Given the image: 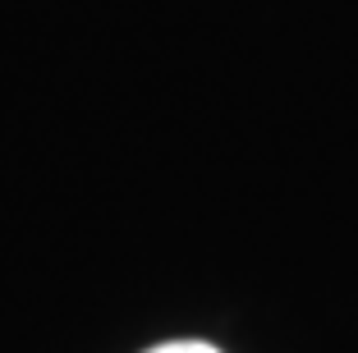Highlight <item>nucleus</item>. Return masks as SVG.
<instances>
[{
	"instance_id": "1",
	"label": "nucleus",
	"mask_w": 358,
	"mask_h": 353,
	"mask_svg": "<svg viewBox=\"0 0 358 353\" xmlns=\"http://www.w3.org/2000/svg\"><path fill=\"white\" fill-rule=\"evenodd\" d=\"M152 353H221V349L198 344V340H179V344H161V349H152Z\"/></svg>"
}]
</instances>
